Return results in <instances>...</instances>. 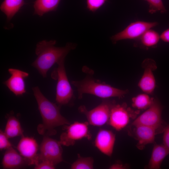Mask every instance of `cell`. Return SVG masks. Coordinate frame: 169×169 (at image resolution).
I'll return each mask as SVG.
<instances>
[{
	"instance_id": "6da1fadb",
	"label": "cell",
	"mask_w": 169,
	"mask_h": 169,
	"mask_svg": "<svg viewBox=\"0 0 169 169\" xmlns=\"http://www.w3.org/2000/svg\"><path fill=\"white\" fill-rule=\"evenodd\" d=\"M56 43L55 40H44L36 44L35 52L37 57L32 65L43 78L47 77L48 71L53 65L64 59L76 46L75 44L68 43L64 47H57L55 46Z\"/></svg>"
},
{
	"instance_id": "7a4b0ae2",
	"label": "cell",
	"mask_w": 169,
	"mask_h": 169,
	"mask_svg": "<svg viewBox=\"0 0 169 169\" xmlns=\"http://www.w3.org/2000/svg\"><path fill=\"white\" fill-rule=\"evenodd\" d=\"M32 90L42 119V123L39 125L37 128L39 134L48 136L54 135L56 133L55 128L70 124L61 114V107L48 99L39 87H33Z\"/></svg>"
},
{
	"instance_id": "3957f363",
	"label": "cell",
	"mask_w": 169,
	"mask_h": 169,
	"mask_svg": "<svg viewBox=\"0 0 169 169\" xmlns=\"http://www.w3.org/2000/svg\"><path fill=\"white\" fill-rule=\"evenodd\" d=\"M71 83L77 88L79 98H81L84 94L104 99L112 97L120 98L128 92L127 90L119 89L104 82L97 81L89 76L81 80L72 81Z\"/></svg>"
},
{
	"instance_id": "277c9868",
	"label": "cell",
	"mask_w": 169,
	"mask_h": 169,
	"mask_svg": "<svg viewBox=\"0 0 169 169\" xmlns=\"http://www.w3.org/2000/svg\"><path fill=\"white\" fill-rule=\"evenodd\" d=\"M58 67L53 72L52 77L57 79L56 101L58 105L69 104L74 97L73 90L68 80L65 66L64 59L58 64Z\"/></svg>"
},
{
	"instance_id": "5b68a950",
	"label": "cell",
	"mask_w": 169,
	"mask_h": 169,
	"mask_svg": "<svg viewBox=\"0 0 169 169\" xmlns=\"http://www.w3.org/2000/svg\"><path fill=\"white\" fill-rule=\"evenodd\" d=\"M162 110L160 102L155 99L151 105L136 118L132 125H146L155 129L159 133L163 132L167 125L162 118Z\"/></svg>"
},
{
	"instance_id": "8992f818",
	"label": "cell",
	"mask_w": 169,
	"mask_h": 169,
	"mask_svg": "<svg viewBox=\"0 0 169 169\" xmlns=\"http://www.w3.org/2000/svg\"><path fill=\"white\" fill-rule=\"evenodd\" d=\"M61 145L59 141L45 136L40 146V153L38 154V163L46 161L55 166L61 162L63 160Z\"/></svg>"
},
{
	"instance_id": "52a82bcc",
	"label": "cell",
	"mask_w": 169,
	"mask_h": 169,
	"mask_svg": "<svg viewBox=\"0 0 169 169\" xmlns=\"http://www.w3.org/2000/svg\"><path fill=\"white\" fill-rule=\"evenodd\" d=\"M88 122L75 121L71 124L65 125L64 131L60 135V142L66 146H73L76 141L84 138L90 140L91 135L89 130Z\"/></svg>"
},
{
	"instance_id": "ba28073f",
	"label": "cell",
	"mask_w": 169,
	"mask_h": 169,
	"mask_svg": "<svg viewBox=\"0 0 169 169\" xmlns=\"http://www.w3.org/2000/svg\"><path fill=\"white\" fill-rule=\"evenodd\" d=\"M114 104L109 100H104L93 109L88 110L84 105H81L79 110L86 116L89 123L100 126L108 122L111 108Z\"/></svg>"
},
{
	"instance_id": "9c48e42d",
	"label": "cell",
	"mask_w": 169,
	"mask_h": 169,
	"mask_svg": "<svg viewBox=\"0 0 169 169\" xmlns=\"http://www.w3.org/2000/svg\"><path fill=\"white\" fill-rule=\"evenodd\" d=\"M138 113V111H134L128 107L125 103L114 104L108 122L116 131H120L127 125L131 118L134 117Z\"/></svg>"
},
{
	"instance_id": "30bf717a",
	"label": "cell",
	"mask_w": 169,
	"mask_h": 169,
	"mask_svg": "<svg viewBox=\"0 0 169 169\" xmlns=\"http://www.w3.org/2000/svg\"><path fill=\"white\" fill-rule=\"evenodd\" d=\"M158 24L156 22L138 21L132 23L123 30L112 36L110 39L115 44L119 40L139 38L146 31Z\"/></svg>"
},
{
	"instance_id": "8fae6325",
	"label": "cell",
	"mask_w": 169,
	"mask_h": 169,
	"mask_svg": "<svg viewBox=\"0 0 169 169\" xmlns=\"http://www.w3.org/2000/svg\"><path fill=\"white\" fill-rule=\"evenodd\" d=\"M144 72L138 83V86L145 93L151 94L156 87V80L153 71L157 68L155 61L151 59H146L143 62Z\"/></svg>"
},
{
	"instance_id": "7c38bea8",
	"label": "cell",
	"mask_w": 169,
	"mask_h": 169,
	"mask_svg": "<svg viewBox=\"0 0 169 169\" xmlns=\"http://www.w3.org/2000/svg\"><path fill=\"white\" fill-rule=\"evenodd\" d=\"M17 148L20 154L28 161L29 165H35L38 163L37 154L38 145L34 138L22 136Z\"/></svg>"
},
{
	"instance_id": "4fadbf2b",
	"label": "cell",
	"mask_w": 169,
	"mask_h": 169,
	"mask_svg": "<svg viewBox=\"0 0 169 169\" xmlns=\"http://www.w3.org/2000/svg\"><path fill=\"white\" fill-rule=\"evenodd\" d=\"M8 72L10 77L4 82V84L16 96L21 95L26 92L24 80L29 74L20 69L9 68Z\"/></svg>"
},
{
	"instance_id": "5bb4252c",
	"label": "cell",
	"mask_w": 169,
	"mask_h": 169,
	"mask_svg": "<svg viewBox=\"0 0 169 169\" xmlns=\"http://www.w3.org/2000/svg\"><path fill=\"white\" fill-rule=\"evenodd\" d=\"M115 140V135L112 131L101 129L97 133L95 145L102 153L110 156L113 153Z\"/></svg>"
},
{
	"instance_id": "9a60e30c",
	"label": "cell",
	"mask_w": 169,
	"mask_h": 169,
	"mask_svg": "<svg viewBox=\"0 0 169 169\" xmlns=\"http://www.w3.org/2000/svg\"><path fill=\"white\" fill-rule=\"evenodd\" d=\"M133 126V132L135 138L138 141L137 147L143 149L147 144L154 142L156 135L159 133L155 129L151 127L143 125Z\"/></svg>"
},
{
	"instance_id": "2e32d148",
	"label": "cell",
	"mask_w": 169,
	"mask_h": 169,
	"mask_svg": "<svg viewBox=\"0 0 169 169\" xmlns=\"http://www.w3.org/2000/svg\"><path fill=\"white\" fill-rule=\"evenodd\" d=\"M4 169H17L28 165V161L12 147L6 149L2 161Z\"/></svg>"
},
{
	"instance_id": "e0dca14e",
	"label": "cell",
	"mask_w": 169,
	"mask_h": 169,
	"mask_svg": "<svg viewBox=\"0 0 169 169\" xmlns=\"http://www.w3.org/2000/svg\"><path fill=\"white\" fill-rule=\"evenodd\" d=\"M168 154V151L163 144L154 145L148 164V168L150 169H160L163 161Z\"/></svg>"
},
{
	"instance_id": "ac0fdd59",
	"label": "cell",
	"mask_w": 169,
	"mask_h": 169,
	"mask_svg": "<svg viewBox=\"0 0 169 169\" xmlns=\"http://www.w3.org/2000/svg\"><path fill=\"white\" fill-rule=\"evenodd\" d=\"M61 0H36L34 3V13L39 16L55 11Z\"/></svg>"
},
{
	"instance_id": "d6986e66",
	"label": "cell",
	"mask_w": 169,
	"mask_h": 169,
	"mask_svg": "<svg viewBox=\"0 0 169 169\" xmlns=\"http://www.w3.org/2000/svg\"><path fill=\"white\" fill-rule=\"evenodd\" d=\"M25 0H4L0 6L1 11L6 15L7 20H10L24 4Z\"/></svg>"
},
{
	"instance_id": "ffe728a7",
	"label": "cell",
	"mask_w": 169,
	"mask_h": 169,
	"mask_svg": "<svg viewBox=\"0 0 169 169\" xmlns=\"http://www.w3.org/2000/svg\"><path fill=\"white\" fill-rule=\"evenodd\" d=\"M23 132L18 120L14 116H10L8 119L4 131L8 138L22 136Z\"/></svg>"
},
{
	"instance_id": "44dd1931",
	"label": "cell",
	"mask_w": 169,
	"mask_h": 169,
	"mask_svg": "<svg viewBox=\"0 0 169 169\" xmlns=\"http://www.w3.org/2000/svg\"><path fill=\"white\" fill-rule=\"evenodd\" d=\"M154 100L148 94H140L132 98V106L138 110H146L153 104Z\"/></svg>"
},
{
	"instance_id": "7402d4cb",
	"label": "cell",
	"mask_w": 169,
	"mask_h": 169,
	"mask_svg": "<svg viewBox=\"0 0 169 169\" xmlns=\"http://www.w3.org/2000/svg\"><path fill=\"white\" fill-rule=\"evenodd\" d=\"M139 38L141 44L146 47L155 46L160 39L158 33L151 29L146 31Z\"/></svg>"
},
{
	"instance_id": "603a6c76",
	"label": "cell",
	"mask_w": 169,
	"mask_h": 169,
	"mask_svg": "<svg viewBox=\"0 0 169 169\" xmlns=\"http://www.w3.org/2000/svg\"><path fill=\"white\" fill-rule=\"evenodd\" d=\"M94 160L90 157H83L78 154V158L71 165V169H92Z\"/></svg>"
},
{
	"instance_id": "cb8c5ba5",
	"label": "cell",
	"mask_w": 169,
	"mask_h": 169,
	"mask_svg": "<svg viewBox=\"0 0 169 169\" xmlns=\"http://www.w3.org/2000/svg\"><path fill=\"white\" fill-rule=\"evenodd\" d=\"M146 1L149 5V12L153 14L156 12L161 13H165L166 10L162 0H145Z\"/></svg>"
},
{
	"instance_id": "d4e9b609",
	"label": "cell",
	"mask_w": 169,
	"mask_h": 169,
	"mask_svg": "<svg viewBox=\"0 0 169 169\" xmlns=\"http://www.w3.org/2000/svg\"><path fill=\"white\" fill-rule=\"evenodd\" d=\"M106 0H86L87 8L90 11L95 12L100 8Z\"/></svg>"
},
{
	"instance_id": "484cf974",
	"label": "cell",
	"mask_w": 169,
	"mask_h": 169,
	"mask_svg": "<svg viewBox=\"0 0 169 169\" xmlns=\"http://www.w3.org/2000/svg\"><path fill=\"white\" fill-rule=\"evenodd\" d=\"M4 132L0 131V149H7L11 147L12 145L8 140Z\"/></svg>"
},
{
	"instance_id": "4316f807",
	"label": "cell",
	"mask_w": 169,
	"mask_h": 169,
	"mask_svg": "<svg viewBox=\"0 0 169 169\" xmlns=\"http://www.w3.org/2000/svg\"><path fill=\"white\" fill-rule=\"evenodd\" d=\"M35 169H54L55 168V166L52 163L46 161L39 162L35 165Z\"/></svg>"
},
{
	"instance_id": "83f0119b",
	"label": "cell",
	"mask_w": 169,
	"mask_h": 169,
	"mask_svg": "<svg viewBox=\"0 0 169 169\" xmlns=\"http://www.w3.org/2000/svg\"><path fill=\"white\" fill-rule=\"evenodd\" d=\"M163 144L167 149L169 152V124L165 127L163 132Z\"/></svg>"
},
{
	"instance_id": "f1b7e54d",
	"label": "cell",
	"mask_w": 169,
	"mask_h": 169,
	"mask_svg": "<svg viewBox=\"0 0 169 169\" xmlns=\"http://www.w3.org/2000/svg\"><path fill=\"white\" fill-rule=\"evenodd\" d=\"M160 37V39L163 42L169 43V27L162 32Z\"/></svg>"
},
{
	"instance_id": "f546056e",
	"label": "cell",
	"mask_w": 169,
	"mask_h": 169,
	"mask_svg": "<svg viewBox=\"0 0 169 169\" xmlns=\"http://www.w3.org/2000/svg\"><path fill=\"white\" fill-rule=\"evenodd\" d=\"M127 168L126 166L121 163H115L111 165L109 167L110 169H123Z\"/></svg>"
}]
</instances>
